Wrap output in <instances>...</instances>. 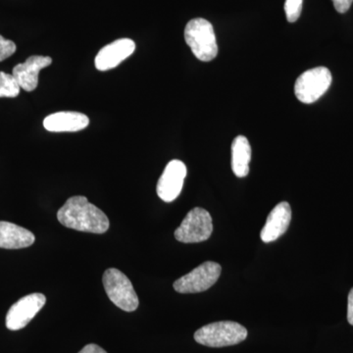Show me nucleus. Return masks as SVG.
Returning <instances> with one entry per match:
<instances>
[{
	"label": "nucleus",
	"mask_w": 353,
	"mask_h": 353,
	"mask_svg": "<svg viewBox=\"0 0 353 353\" xmlns=\"http://www.w3.org/2000/svg\"><path fill=\"white\" fill-rule=\"evenodd\" d=\"M57 219L69 229L85 233L104 234L110 226L105 213L83 196L67 199L64 205L58 210Z\"/></svg>",
	"instance_id": "obj_1"
},
{
	"label": "nucleus",
	"mask_w": 353,
	"mask_h": 353,
	"mask_svg": "<svg viewBox=\"0 0 353 353\" xmlns=\"http://www.w3.org/2000/svg\"><path fill=\"white\" fill-rule=\"evenodd\" d=\"M185 41L197 59L209 62L218 54L213 26L203 18L190 20L185 26Z\"/></svg>",
	"instance_id": "obj_2"
},
{
	"label": "nucleus",
	"mask_w": 353,
	"mask_h": 353,
	"mask_svg": "<svg viewBox=\"0 0 353 353\" xmlns=\"http://www.w3.org/2000/svg\"><path fill=\"white\" fill-rule=\"evenodd\" d=\"M248 330L239 323L221 321L211 323L194 333L196 343L209 347H224L238 345L245 340Z\"/></svg>",
	"instance_id": "obj_3"
},
{
	"label": "nucleus",
	"mask_w": 353,
	"mask_h": 353,
	"mask_svg": "<svg viewBox=\"0 0 353 353\" xmlns=\"http://www.w3.org/2000/svg\"><path fill=\"white\" fill-rule=\"evenodd\" d=\"M104 289L111 301L117 307L132 312L139 307L138 294L134 292L131 281L123 272L109 268L102 277Z\"/></svg>",
	"instance_id": "obj_4"
},
{
	"label": "nucleus",
	"mask_w": 353,
	"mask_h": 353,
	"mask_svg": "<svg viewBox=\"0 0 353 353\" xmlns=\"http://www.w3.org/2000/svg\"><path fill=\"white\" fill-rule=\"evenodd\" d=\"M332 81L331 72L326 67L307 70L297 78L294 94L303 103H314L329 90Z\"/></svg>",
	"instance_id": "obj_5"
},
{
	"label": "nucleus",
	"mask_w": 353,
	"mask_h": 353,
	"mask_svg": "<svg viewBox=\"0 0 353 353\" xmlns=\"http://www.w3.org/2000/svg\"><path fill=\"white\" fill-rule=\"evenodd\" d=\"M213 232L212 217L201 208L192 209L182 224L175 231V238L183 243H197L208 241Z\"/></svg>",
	"instance_id": "obj_6"
},
{
	"label": "nucleus",
	"mask_w": 353,
	"mask_h": 353,
	"mask_svg": "<svg viewBox=\"0 0 353 353\" xmlns=\"http://www.w3.org/2000/svg\"><path fill=\"white\" fill-rule=\"evenodd\" d=\"M221 265L216 262H204L194 270L174 283L173 287L180 294H197L205 292L215 285L221 275Z\"/></svg>",
	"instance_id": "obj_7"
},
{
	"label": "nucleus",
	"mask_w": 353,
	"mask_h": 353,
	"mask_svg": "<svg viewBox=\"0 0 353 353\" xmlns=\"http://www.w3.org/2000/svg\"><path fill=\"white\" fill-rule=\"evenodd\" d=\"M46 303V296L39 292L20 299L7 312V329L10 331H18L25 328L34 319V316L38 314Z\"/></svg>",
	"instance_id": "obj_8"
},
{
	"label": "nucleus",
	"mask_w": 353,
	"mask_h": 353,
	"mask_svg": "<svg viewBox=\"0 0 353 353\" xmlns=\"http://www.w3.org/2000/svg\"><path fill=\"white\" fill-rule=\"evenodd\" d=\"M187 176V167L181 160H172L165 167L157 183L158 196L165 202L175 201L183 190V181Z\"/></svg>",
	"instance_id": "obj_9"
},
{
	"label": "nucleus",
	"mask_w": 353,
	"mask_h": 353,
	"mask_svg": "<svg viewBox=\"0 0 353 353\" xmlns=\"http://www.w3.org/2000/svg\"><path fill=\"white\" fill-rule=\"evenodd\" d=\"M134 50L136 43L132 39H117L99 50L94 60L95 68L99 71H108L115 68L131 57Z\"/></svg>",
	"instance_id": "obj_10"
},
{
	"label": "nucleus",
	"mask_w": 353,
	"mask_h": 353,
	"mask_svg": "<svg viewBox=\"0 0 353 353\" xmlns=\"http://www.w3.org/2000/svg\"><path fill=\"white\" fill-rule=\"evenodd\" d=\"M52 63L50 57L32 55L24 63L16 65L12 70V75L19 83L21 88L26 92H32L39 85V74L41 70Z\"/></svg>",
	"instance_id": "obj_11"
},
{
	"label": "nucleus",
	"mask_w": 353,
	"mask_h": 353,
	"mask_svg": "<svg viewBox=\"0 0 353 353\" xmlns=\"http://www.w3.org/2000/svg\"><path fill=\"white\" fill-rule=\"evenodd\" d=\"M292 220V208L288 202H280L275 208L271 211L267 217L263 229H262V241L268 243L278 240L289 229Z\"/></svg>",
	"instance_id": "obj_12"
},
{
	"label": "nucleus",
	"mask_w": 353,
	"mask_h": 353,
	"mask_svg": "<svg viewBox=\"0 0 353 353\" xmlns=\"http://www.w3.org/2000/svg\"><path fill=\"white\" fill-rule=\"evenodd\" d=\"M90 124L87 115L74 111L50 114L43 120L44 129L52 132H79Z\"/></svg>",
	"instance_id": "obj_13"
},
{
	"label": "nucleus",
	"mask_w": 353,
	"mask_h": 353,
	"mask_svg": "<svg viewBox=\"0 0 353 353\" xmlns=\"http://www.w3.org/2000/svg\"><path fill=\"white\" fill-rule=\"evenodd\" d=\"M36 241L34 234L13 223L0 221V248L19 250L29 248Z\"/></svg>",
	"instance_id": "obj_14"
},
{
	"label": "nucleus",
	"mask_w": 353,
	"mask_h": 353,
	"mask_svg": "<svg viewBox=\"0 0 353 353\" xmlns=\"http://www.w3.org/2000/svg\"><path fill=\"white\" fill-rule=\"evenodd\" d=\"M252 148L245 136H238L232 143V169L238 178H245L250 173Z\"/></svg>",
	"instance_id": "obj_15"
},
{
	"label": "nucleus",
	"mask_w": 353,
	"mask_h": 353,
	"mask_svg": "<svg viewBox=\"0 0 353 353\" xmlns=\"http://www.w3.org/2000/svg\"><path fill=\"white\" fill-rule=\"evenodd\" d=\"M20 85L15 77L0 72V97H16L20 94Z\"/></svg>",
	"instance_id": "obj_16"
},
{
	"label": "nucleus",
	"mask_w": 353,
	"mask_h": 353,
	"mask_svg": "<svg viewBox=\"0 0 353 353\" xmlns=\"http://www.w3.org/2000/svg\"><path fill=\"white\" fill-rule=\"evenodd\" d=\"M303 4V0H285V12L290 23H294L301 17Z\"/></svg>",
	"instance_id": "obj_17"
},
{
	"label": "nucleus",
	"mask_w": 353,
	"mask_h": 353,
	"mask_svg": "<svg viewBox=\"0 0 353 353\" xmlns=\"http://www.w3.org/2000/svg\"><path fill=\"white\" fill-rule=\"evenodd\" d=\"M16 50L17 48L12 41H9V39L0 36V62L13 55L16 52Z\"/></svg>",
	"instance_id": "obj_18"
},
{
	"label": "nucleus",
	"mask_w": 353,
	"mask_h": 353,
	"mask_svg": "<svg viewBox=\"0 0 353 353\" xmlns=\"http://www.w3.org/2000/svg\"><path fill=\"white\" fill-rule=\"evenodd\" d=\"M334 3V9L338 11L339 13L347 12L348 9L352 6L353 0H332Z\"/></svg>",
	"instance_id": "obj_19"
},
{
	"label": "nucleus",
	"mask_w": 353,
	"mask_h": 353,
	"mask_svg": "<svg viewBox=\"0 0 353 353\" xmlns=\"http://www.w3.org/2000/svg\"><path fill=\"white\" fill-rule=\"evenodd\" d=\"M347 321L353 326V288L348 294Z\"/></svg>",
	"instance_id": "obj_20"
},
{
	"label": "nucleus",
	"mask_w": 353,
	"mask_h": 353,
	"mask_svg": "<svg viewBox=\"0 0 353 353\" xmlns=\"http://www.w3.org/2000/svg\"><path fill=\"white\" fill-rule=\"evenodd\" d=\"M79 353H108L103 348L99 347V345H94V343H90V345H85Z\"/></svg>",
	"instance_id": "obj_21"
}]
</instances>
